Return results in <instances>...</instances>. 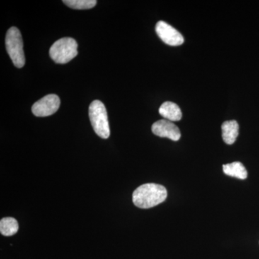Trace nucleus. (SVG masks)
Masks as SVG:
<instances>
[{
	"label": "nucleus",
	"mask_w": 259,
	"mask_h": 259,
	"mask_svg": "<svg viewBox=\"0 0 259 259\" xmlns=\"http://www.w3.org/2000/svg\"><path fill=\"white\" fill-rule=\"evenodd\" d=\"M63 3L75 10L91 9L97 5L96 0H64Z\"/></svg>",
	"instance_id": "12"
},
{
	"label": "nucleus",
	"mask_w": 259,
	"mask_h": 259,
	"mask_svg": "<svg viewBox=\"0 0 259 259\" xmlns=\"http://www.w3.org/2000/svg\"><path fill=\"white\" fill-rule=\"evenodd\" d=\"M78 54V44L71 37H63L53 44L49 51L53 61L57 64H66Z\"/></svg>",
	"instance_id": "3"
},
{
	"label": "nucleus",
	"mask_w": 259,
	"mask_h": 259,
	"mask_svg": "<svg viewBox=\"0 0 259 259\" xmlns=\"http://www.w3.org/2000/svg\"><path fill=\"white\" fill-rule=\"evenodd\" d=\"M61 101L56 95L51 94L42 97L32 107V112L36 117H48L56 113L60 107Z\"/></svg>",
	"instance_id": "5"
},
{
	"label": "nucleus",
	"mask_w": 259,
	"mask_h": 259,
	"mask_svg": "<svg viewBox=\"0 0 259 259\" xmlns=\"http://www.w3.org/2000/svg\"><path fill=\"white\" fill-rule=\"evenodd\" d=\"M5 46L13 64L17 68H23L25 64L23 42L20 30L12 27L8 30L5 37Z\"/></svg>",
	"instance_id": "4"
},
{
	"label": "nucleus",
	"mask_w": 259,
	"mask_h": 259,
	"mask_svg": "<svg viewBox=\"0 0 259 259\" xmlns=\"http://www.w3.org/2000/svg\"><path fill=\"white\" fill-rule=\"evenodd\" d=\"M151 129L153 134L161 138H168L174 141H178L181 138L179 127L168 120H160L154 122Z\"/></svg>",
	"instance_id": "7"
},
{
	"label": "nucleus",
	"mask_w": 259,
	"mask_h": 259,
	"mask_svg": "<svg viewBox=\"0 0 259 259\" xmlns=\"http://www.w3.org/2000/svg\"><path fill=\"white\" fill-rule=\"evenodd\" d=\"M160 115L169 121H179L182 119V112L177 104L172 102H166L160 107Z\"/></svg>",
	"instance_id": "9"
},
{
	"label": "nucleus",
	"mask_w": 259,
	"mask_h": 259,
	"mask_svg": "<svg viewBox=\"0 0 259 259\" xmlns=\"http://www.w3.org/2000/svg\"><path fill=\"white\" fill-rule=\"evenodd\" d=\"M89 117L97 136L103 139L110 137V130L105 105L100 100H95L89 107Z\"/></svg>",
	"instance_id": "2"
},
{
	"label": "nucleus",
	"mask_w": 259,
	"mask_h": 259,
	"mask_svg": "<svg viewBox=\"0 0 259 259\" xmlns=\"http://www.w3.org/2000/svg\"><path fill=\"white\" fill-rule=\"evenodd\" d=\"M239 134V125L236 120L226 121L222 125V136L226 144L232 145L236 142Z\"/></svg>",
	"instance_id": "8"
},
{
	"label": "nucleus",
	"mask_w": 259,
	"mask_h": 259,
	"mask_svg": "<svg viewBox=\"0 0 259 259\" xmlns=\"http://www.w3.org/2000/svg\"><path fill=\"white\" fill-rule=\"evenodd\" d=\"M223 172L228 176L245 180L248 177L246 168L241 162H233L223 166Z\"/></svg>",
	"instance_id": "10"
},
{
	"label": "nucleus",
	"mask_w": 259,
	"mask_h": 259,
	"mask_svg": "<svg viewBox=\"0 0 259 259\" xmlns=\"http://www.w3.org/2000/svg\"><path fill=\"white\" fill-rule=\"evenodd\" d=\"M167 190L163 186L148 183L140 186L133 194V202L136 207L151 208L166 200Z\"/></svg>",
	"instance_id": "1"
},
{
	"label": "nucleus",
	"mask_w": 259,
	"mask_h": 259,
	"mask_svg": "<svg viewBox=\"0 0 259 259\" xmlns=\"http://www.w3.org/2000/svg\"><path fill=\"white\" fill-rule=\"evenodd\" d=\"M156 32L162 41L167 45L177 47L185 41L182 34L166 22H158L156 25Z\"/></svg>",
	"instance_id": "6"
},
{
	"label": "nucleus",
	"mask_w": 259,
	"mask_h": 259,
	"mask_svg": "<svg viewBox=\"0 0 259 259\" xmlns=\"http://www.w3.org/2000/svg\"><path fill=\"white\" fill-rule=\"evenodd\" d=\"M18 221L13 218H4L0 221V233L5 236H12L18 231Z\"/></svg>",
	"instance_id": "11"
}]
</instances>
